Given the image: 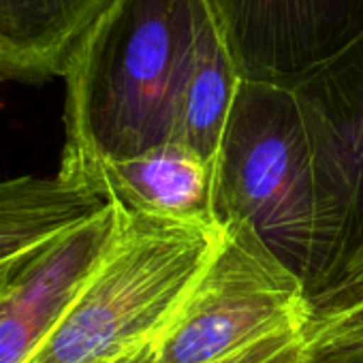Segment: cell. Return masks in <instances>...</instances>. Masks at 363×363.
<instances>
[{"label": "cell", "instance_id": "obj_4", "mask_svg": "<svg viewBox=\"0 0 363 363\" xmlns=\"http://www.w3.org/2000/svg\"><path fill=\"white\" fill-rule=\"evenodd\" d=\"M223 240L189 299L154 346L152 363H214L310 316L306 282L244 223Z\"/></svg>", "mask_w": 363, "mask_h": 363}, {"label": "cell", "instance_id": "obj_3", "mask_svg": "<svg viewBox=\"0 0 363 363\" xmlns=\"http://www.w3.org/2000/svg\"><path fill=\"white\" fill-rule=\"evenodd\" d=\"M120 210L111 246L28 363H120L154 350L225 233L216 220Z\"/></svg>", "mask_w": 363, "mask_h": 363}, {"label": "cell", "instance_id": "obj_5", "mask_svg": "<svg viewBox=\"0 0 363 363\" xmlns=\"http://www.w3.org/2000/svg\"><path fill=\"white\" fill-rule=\"evenodd\" d=\"M242 79L299 88L363 35V0H208Z\"/></svg>", "mask_w": 363, "mask_h": 363}, {"label": "cell", "instance_id": "obj_7", "mask_svg": "<svg viewBox=\"0 0 363 363\" xmlns=\"http://www.w3.org/2000/svg\"><path fill=\"white\" fill-rule=\"evenodd\" d=\"M214 179V167L201 156L179 143H164L141 156L101 164L86 189L133 214L218 223Z\"/></svg>", "mask_w": 363, "mask_h": 363}, {"label": "cell", "instance_id": "obj_14", "mask_svg": "<svg viewBox=\"0 0 363 363\" xmlns=\"http://www.w3.org/2000/svg\"><path fill=\"white\" fill-rule=\"evenodd\" d=\"M306 363H363V344L308 350Z\"/></svg>", "mask_w": 363, "mask_h": 363}, {"label": "cell", "instance_id": "obj_15", "mask_svg": "<svg viewBox=\"0 0 363 363\" xmlns=\"http://www.w3.org/2000/svg\"><path fill=\"white\" fill-rule=\"evenodd\" d=\"M152 354H154V350H145V352H139V354H135V357H128V359H124V361H120V363H152Z\"/></svg>", "mask_w": 363, "mask_h": 363}, {"label": "cell", "instance_id": "obj_11", "mask_svg": "<svg viewBox=\"0 0 363 363\" xmlns=\"http://www.w3.org/2000/svg\"><path fill=\"white\" fill-rule=\"evenodd\" d=\"M306 348L363 344V208L331 272L308 291Z\"/></svg>", "mask_w": 363, "mask_h": 363}, {"label": "cell", "instance_id": "obj_2", "mask_svg": "<svg viewBox=\"0 0 363 363\" xmlns=\"http://www.w3.org/2000/svg\"><path fill=\"white\" fill-rule=\"evenodd\" d=\"M210 16L208 0H111L62 77L65 145L56 175L86 189L101 164L173 141Z\"/></svg>", "mask_w": 363, "mask_h": 363}, {"label": "cell", "instance_id": "obj_6", "mask_svg": "<svg viewBox=\"0 0 363 363\" xmlns=\"http://www.w3.org/2000/svg\"><path fill=\"white\" fill-rule=\"evenodd\" d=\"M122 220L118 203L52 244L0 299V363H28L60 325L105 257Z\"/></svg>", "mask_w": 363, "mask_h": 363}, {"label": "cell", "instance_id": "obj_1", "mask_svg": "<svg viewBox=\"0 0 363 363\" xmlns=\"http://www.w3.org/2000/svg\"><path fill=\"white\" fill-rule=\"evenodd\" d=\"M220 225H250L310 291L344 252L363 175L293 88L242 79L216 158Z\"/></svg>", "mask_w": 363, "mask_h": 363}, {"label": "cell", "instance_id": "obj_12", "mask_svg": "<svg viewBox=\"0 0 363 363\" xmlns=\"http://www.w3.org/2000/svg\"><path fill=\"white\" fill-rule=\"evenodd\" d=\"M295 90L363 175V35Z\"/></svg>", "mask_w": 363, "mask_h": 363}, {"label": "cell", "instance_id": "obj_9", "mask_svg": "<svg viewBox=\"0 0 363 363\" xmlns=\"http://www.w3.org/2000/svg\"><path fill=\"white\" fill-rule=\"evenodd\" d=\"M111 0H0V84L65 77L84 35Z\"/></svg>", "mask_w": 363, "mask_h": 363}, {"label": "cell", "instance_id": "obj_8", "mask_svg": "<svg viewBox=\"0 0 363 363\" xmlns=\"http://www.w3.org/2000/svg\"><path fill=\"white\" fill-rule=\"evenodd\" d=\"M105 203L60 175L0 179V299L52 244Z\"/></svg>", "mask_w": 363, "mask_h": 363}, {"label": "cell", "instance_id": "obj_13", "mask_svg": "<svg viewBox=\"0 0 363 363\" xmlns=\"http://www.w3.org/2000/svg\"><path fill=\"white\" fill-rule=\"evenodd\" d=\"M306 359L308 348L303 329H286L214 363H306Z\"/></svg>", "mask_w": 363, "mask_h": 363}, {"label": "cell", "instance_id": "obj_10", "mask_svg": "<svg viewBox=\"0 0 363 363\" xmlns=\"http://www.w3.org/2000/svg\"><path fill=\"white\" fill-rule=\"evenodd\" d=\"M240 84L242 75L212 13L199 33L195 65L177 107L171 143L189 147L216 169Z\"/></svg>", "mask_w": 363, "mask_h": 363}]
</instances>
